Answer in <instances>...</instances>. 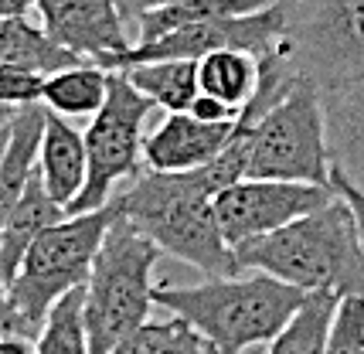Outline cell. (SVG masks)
I'll use <instances>...</instances> for the list:
<instances>
[{
    "mask_svg": "<svg viewBox=\"0 0 364 354\" xmlns=\"http://www.w3.org/2000/svg\"><path fill=\"white\" fill-rule=\"evenodd\" d=\"M238 177H245V140L235 127L232 144L215 161L194 171H146L109 201L129 225L157 242L164 256L205 276H238L245 269L215 215V194Z\"/></svg>",
    "mask_w": 364,
    "mask_h": 354,
    "instance_id": "1",
    "label": "cell"
},
{
    "mask_svg": "<svg viewBox=\"0 0 364 354\" xmlns=\"http://www.w3.org/2000/svg\"><path fill=\"white\" fill-rule=\"evenodd\" d=\"M235 256L242 269L269 273L300 290L364 293V242L344 194L266 235L238 242Z\"/></svg>",
    "mask_w": 364,
    "mask_h": 354,
    "instance_id": "2",
    "label": "cell"
},
{
    "mask_svg": "<svg viewBox=\"0 0 364 354\" xmlns=\"http://www.w3.org/2000/svg\"><path fill=\"white\" fill-rule=\"evenodd\" d=\"M300 300V286L259 269H245L238 276H205V283L194 286H154V304L167 313H181L222 354L269 348Z\"/></svg>",
    "mask_w": 364,
    "mask_h": 354,
    "instance_id": "3",
    "label": "cell"
},
{
    "mask_svg": "<svg viewBox=\"0 0 364 354\" xmlns=\"http://www.w3.org/2000/svg\"><path fill=\"white\" fill-rule=\"evenodd\" d=\"M160 245L112 208V222L85 279L89 354H119L123 340L154 310V269Z\"/></svg>",
    "mask_w": 364,
    "mask_h": 354,
    "instance_id": "4",
    "label": "cell"
},
{
    "mask_svg": "<svg viewBox=\"0 0 364 354\" xmlns=\"http://www.w3.org/2000/svg\"><path fill=\"white\" fill-rule=\"evenodd\" d=\"M238 129L245 140V177L331 184L323 99L310 75H296L262 109L242 106Z\"/></svg>",
    "mask_w": 364,
    "mask_h": 354,
    "instance_id": "5",
    "label": "cell"
},
{
    "mask_svg": "<svg viewBox=\"0 0 364 354\" xmlns=\"http://www.w3.org/2000/svg\"><path fill=\"white\" fill-rule=\"evenodd\" d=\"M112 222V201L92 211H75L38 235L28 245V252L17 266L14 279L7 283V293L14 306L24 313V321L41 331L48 306L72 286H82L89 279L92 259L102 245V235Z\"/></svg>",
    "mask_w": 364,
    "mask_h": 354,
    "instance_id": "6",
    "label": "cell"
},
{
    "mask_svg": "<svg viewBox=\"0 0 364 354\" xmlns=\"http://www.w3.org/2000/svg\"><path fill=\"white\" fill-rule=\"evenodd\" d=\"M157 109L140 89L127 79L123 68H109L106 102L92 113L85 127V184L72 201L68 215L109 205L119 181H133L143 167V123Z\"/></svg>",
    "mask_w": 364,
    "mask_h": 354,
    "instance_id": "7",
    "label": "cell"
},
{
    "mask_svg": "<svg viewBox=\"0 0 364 354\" xmlns=\"http://www.w3.org/2000/svg\"><path fill=\"white\" fill-rule=\"evenodd\" d=\"M283 51L323 85L364 72V0H283Z\"/></svg>",
    "mask_w": 364,
    "mask_h": 354,
    "instance_id": "8",
    "label": "cell"
},
{
    "mask_svg": "<svg viewBox=\"0 0 364 354\" xmlns=\"http://www.w3.org/2000/svg\"><path fill=\"white\" fill-rule=\"evenodd\" d=\"M333 194H337L333 184L279 181V177H238L215 194V215H218L225 239L238 245V242L266 235L272 228L327 205Z\"/></svg>",
    "mask_w": 364,
    "mask_h": 354,
    "instance_id": "9",
    "label": "cell"
},
{
    "mask_svg": "<svg viewBox=\"0 0 364 354\" xmlns=\"http://www.w3.org/2000/svg\"><path fill=\"white\" fill-rule=\"evenodd\" d=\"M34 11L51 41L85 62H106L133 45L140 0H38Z\"/></svg>",
    "mask_w": 364,
    "mask_h": 354,
    "instance_id": "10",
    "label": "cell"
},
{
    "mask_svg": "<svg viewBox=\"0 0 364 354\" xmlns=\"http://www.w3.org/2000/svg\"><path fill=\"white\" fill-rule=\"evenodd\" d=\"M235 119H198L188 109L167 113L154 133L143 136V167L146 171H194L215 161L232 144Z\"/></svg>",
    "mask_w": 364,
    "mask_h": 354,
    "instance_id": "11",
    "label": "cell"
},
{
    "mask_svg": "<svg viewBox=\"0 0 364 354\" xmlns=\"http://www.w3.org/2000/svg\"><path fill=\"white\" fill-rule=\"evenodd\" d=\"M331 174L364 191V72L320 89Z\"/></svg>",
    "mask_w": 364,
    "mask_h": 354,
    "instance_id": "12",
    "label": "cell"
},
{
    "mask_svg": "<svg viewBox=\"0 0 364 354\" xmlns=\"http://www.w3.org/2000/svg\"><path fill=\"white\" fill-rule=\"evenodd\" d=\"M38 174L45 181L48 194L65 211L79 198L85 184V136L65 116L45 109V133L38 146Z\"/></svg>",
    "mask_w": 364,
    "mask_h": 354,
    "instance_id": "13",
    "label": "cell"
},
{
    "mask_svg": "<svg viewBox=\"0 0 364 354\" xmlns=\"http://www.w3.org/2000/svg\"><path fill=\"white\" fill-rule=\"evenodd\" d=\"M65 215H68V211L48 194L45 181L38 174V163H34V174H31V181H28V188L21 191V198L14 201L11 215H7L4 225H0V279H4V283L14 279L17 266H21V259L28 252V245H31L51 222H58Z\"/></svg>",
    "mask_w": 364,
    "mask_h": 354,
    "instance_id": "14",
    "label": "cell"
},
{
    "mask_svg": "<svg viewBox=\"0 0 364 354\" xmlns=\"http://www.w3.org/2000/svg\"><path fill=\"white\" fill-rule=\"evenodd\" d=\"M269 4L272 0H160V4H146L133 17V45L160 38L184 24H205V21L249 14V11L269 7Z\"/></svg>",
    "mask_w": 364,
    "mask_h": 354,
    "instance_id": "15",
    "label": "cell"
},
{
    "mask_svg": "<svg viewBox=\"0 0 364 354\" xmlns=\"http://www.w3.org/2000/svg\"><path fill=\"white\" fill-rule=\"evenodd\" d=\"M337 300H341V293L327 290V286L303 290V300L296 304L286 327L272 338V344L266 351L269 354H327Z\"/></svg>",
    "mask_w": 364,
    "mask_h": 354,
    "instance_id": "16",
    "label": "cell"
},
{
    "mask_svg": "<svg viewBox=\"0 0 364 354\" xmlns=\"http://www.w3.org/2000/svg\"><path fill=\"white\" fill-rule=\"evenodd\" d=\"M75 62H85V58L51 41L41 24L28 21V14H0V65H21V68L51 75Z\"/></svg>",
    "mask_w": 364,
    "mask_h": 354,
    "instance_id": "17",
    "label": "cell"
},
{
    "mask_svg": "<svg viewBox=\"0 0 364 354\" xmlns=\"http://www.w3.org/2000/svg\"><path fill=\"white\" fill-rule=\"evenodd\" d=\"M109 92V68L99 62H75L45 75L41 102L45 109L65 116H92Z\"/></svg>",
    "mask_w": 364,
    "mask_h": 354,
    "instance_id": "18",
    "label": "cell"
},
{
    "mask_svg": "<svg viewBox=\"0 0 364 354\" xmlns=\"http://www.w3.org/2000/svg\"><path fill=\"white\" fill-rule=\"evenodd\" d=\"M123 72L164 113L188 109L194 96L201 92V85H198V58H150V62L127 65Z\"/></svg>",
    "mask_w": 364,
    "mask_h": 354,
    "instance_id": "19",
    "label": "cell"
},
{
    "mask_svg": "<svg viewBox=\"0 0 364 354\" xmlns=\"http://www.w3.org/2000/svg\"><path fill=\"white\" fill-rule=\"evenodd\" d=\"M198 85L208 96L242 109L259 85V58L242 48H215L198 58Z\"/></svg>",
    "mask_w": 364,
    "mask_h": 354,
    "instance_id": "20",
    "label": "cell"
},
{
    "mask_svg": "<svg viewBox=\"0 0 364 354\" xmlns=\"http://www.w3.org/2000/svg\"><path fill=\"white\" fill-rule=\"evenodd\" d=\"M34 354H89V331H85V283L62 293L48 306Z\"/></svg>",
    "mask_w": 364,
    "mask_h": 354,
    "instance_id": "21",
    "label": "cell"
},
{
    "mask_svg": "<svg viewBox=\"0 0 364 354\" xmlns=\"http://www.w3.org/2000/svg\"><path fill=\"white\" fill-rule=\"evenodd\" d=\"M215 344L194 331L181 313H171L164 321H146L123 340L119 354H211Z\"/></svg>",
    "mask_w": 364,
    "mask_h": 354,
    "instance_id": "22",
    "label": "cell"
},
{
    "mask_svg": "<svg viewBox=\"0 0 364 354\" xmlns=\"http://www.w3.org/2000/svg\"><path fill=\"white\" fill-rule=\"evenodd\" d=\"M327 351L331 354L364 351V293H341Z\"/></svg>",
    "mask_w": 364,
    "mask_h": 354,
    "instance_id": "23",
    "label": "cell"
},
{
    "mask_svg": "<svg viewBox=\"0 0 364 354\" xmlns=\"http://www.w3.org/2000/svg\"><path fill=\"white\" fill-rule=\"evenodd\" d=\"M41 89H45V75L21 68V65H0V102L4 106H28V102H41Z\"/></svg>",
    "mask_w": 364,
    "mask_h": 354,
    "instance_id": "24",
    "label": "cell"
},
{
    "mask_svg": "<svg viewBox=\"0 0 364 354\" xmlns=\"http://www.w3.org/2000/svg\"><path fill=\"white\" fill-rule=\"evenodd\" d=\"M4 338H28L38 340V327L24 321V313L14 306L11 293H7V283L0 279V340Z\"/></svg>",
    "mask_w": 364,
    "mask_h": 354,
    "instance_id": "25",
    "label": "cell"
},
{
    "mask_svg": "<svg viewBox=\"0 0 364 354\" xmlns=\"http://www.w3.org/2000/svg\"><path fill=\"white\" fill-rule=\"evenodd\" d=\"M188 113H194L198 119H235L242 109H235V106H228V102H222L218 96H208V92H198L194 96V102L188 106Z\"/></svg>",
    "mask_w": 364,
    "mask_h": 354,
    "instance_id": "26",
    "label": "cell"
},
{
    "mask_svg": "<svg viewBox=\"0 0 364 354\" xmlns=\"http://www.w3.org/2000/svg\"><path fill=\"white\" fill-rule=\"evenodd\" d=\"M331 184H333V191L337 194L348 198L350 211H354V218H358V228H361V242H364V191L361 188H354V184L344 181V177H337V174H331Z\"/></svg>",
    "mask_w": 364,
    "mask_h": 354,
    "instance_id": "27",
    "label": "cell"
},
{
    "mask_svg": "<svg viewBox=\"0 0 364 354\" xmlns=\"http://www.w3.org/2000/svg\"><path fill=\"white\" fill-rule=\"evenodd\" d=\"M34 351V340L28 338H4L0 340V354H31Z\"/></svg>",
    "mask_w": 364,
    "mask_h": 354,
    "instance_id": "28",
    "label": "cell"
},
{
    "mask_svg": "<svg viewBox=\"0 0 364 354\" xmlns=\"http://www.w3.org/2000/svg\"><path fill=\"white\" fill-rule=\"evenodd\" d=\"M38 0H0V14H31Z\"/></svg>",
    "mask_w": 364,
    "mask_h": 354,
    "instance_id": "29",
    "label": "cell"
},
{
    "mask_svg": "<svg viewBox=\"0 0 364 354\" xmlns=\"http://www.w3.org/2000/svg\"><path fill=\"white\" fill-rule=\"evenodd\" d=\"M14 113H17V106H4V102H0V129L14 119Z\"/></svg>",
    "mask_w": 364,
    "mask_h": 354,
    "instance_id": "30",
    "label": "cell"
},
{
    "mask_svg": "<svg viewBox=\"0 0 364 354\" xmlns=\"http://www.w3.org/2000/svg\"><path fill=\"white\" fill-rule=\"evenodd\" d=\"M4 144H7V127L0 129V154H4Z\"/></svg>",
    "mask_w": 364,
    "mask_h": 354,
    "instance_id": "31",
    "label": "cell"
},
{
    "mask_svg": "<svg viewBox=\"0 0 364 354\" xmlns=\"http://www.w3.org/2000/svg\"><path fill=\"white\" fill-rule=\"evenodd\" d=\"M146 4H160V0H140V7H146Z\"/></svg>",
    "mask_w": 364,
    "mask_h": 354,
    "instance_id": "32",
    "label": "cell"
}]
</instances>
